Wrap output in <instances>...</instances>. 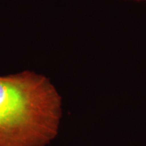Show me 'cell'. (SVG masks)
Segmentation results:
<instances>
[{
    "instance_id": "1",
    "label": "cell",
    "mask_w": 146,
    "mask_h": 146,
    "mask_svg": "<svg viewBox=\"0 0 146 146\" xmlns=\"http://www.w3.org/2000/svg\"><path fill=\"white\" fill-rule=\"evenodd\" d=\"M62 98L44 75L0 76V146H46L57 136Z\"/></svg>"
},
{
    "instance_id": "2",
    "label": "cell",
    "mask_w": 146,
    "mask_h": 146,
    "mask_svg": "<svg viewBox=\"0 0 146 146\" xmlns=\"http://www.w3.org/2000/svg\"><path fill=\"white\" fill-rule=\"evenodd\" d=\"M132 1H138V2H146V0H132Z\"/></svg>"
}]
</instances>
